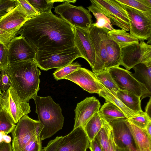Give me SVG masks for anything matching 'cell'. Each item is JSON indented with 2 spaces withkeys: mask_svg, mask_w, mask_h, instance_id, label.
<instances>
[{
  "mask_svg": "<svg viewBox=\"0 0 151 151\" xmlns=\"http://www.w3.org/2000/svg\"><path fill=\"white\" fill-rule=\"evenodd\" d=\"M19 35L37 50H60L75 46L72 26L52 12L27 20L18 32Z\"/></svg>",
  "mask_w": 151,
  "mask_h": 151,
  "instance_id": "obj_1",
  "label": "cell"
},
{
  "mask_svg": "<svg viewBox=\"0 0 151 151\" xmlns=\"http://www.w3.org/2000/svg\"><path fill=\"white\" fill-rule=\"evenodd\" d=\"M35 59L9 64L6 68L12 87L20 98L28 102L40 89V71Z\"/></svg>",
  "mask_w": 151,
  "mask_h": 151,
  "instance_id": "obj_2",
  "label": "cell"
},
{
  "mask_svg": "<svg viewBox=\"0 0 151 151\" xmlns=\"http://www.w3.org/2000/svg\"><path fill=\"white\" fill-rule=\"evenodd\" d=\"M33 99L36 105V112L42 129L40 134L41 140L51 137L62 129L64 117L58 104L56 103L52 97L39 96Z\"/></svg>",
  "mask_w": 151,
  "mask_h": 151,
  "instance_id": "obj_3",
  "label": "cell"
},
{
  "mask_svg": "<svg viewBox=\"0 0 151 151\" xmlns=\"http://www.w3.org/2000/svg\"><path fill=\"white\" fill-rule=\"evenodd\" d=\"M80 57V53L75 46L60 50H37L35 60L41 69L47 71L52 68H62Z\"/></svg>",
  "mask_w": 151,
  "mask_h": 151,
  "instance_id": "obj_4",
  "label": "cell"
},
{
  "mask_svg": "<svg viewBox=\"0 0 151 151\" xmlns=\"http://www.w3.org/2000/svg\"><path fill=\"white\" fill-rule=\"evenodd\" d=\"M12 132V151H22L34 139L40 137L42 129L40 122L24 115L16 124Z\"/></svg>",
  "mask_w": 151,
  "mask_h": 151,
  "instance_id": "obj_5",
  "label": "cell"
},
{
  "mask_svg": "<svg viewBox=\"0 0 151 151\" xmlns=\"http://www.w3.org/2000/svg\"><path fill=\"white\" fill-rule=\"evenodd\" d=\"M54 11L73 27L88 31L93 24L90 12L81 6H76L64 2L56 6Z\"/></svg>",
  "mask_w": 151,
  "mask_h": 151,
  "instance_id": "obj_6",
  "label": "cell"
},
{
  "mask_svg": "<svg viewBox=\"0 0 151 151\" xmlns=\"http://www.w3.org/2000/svg\"><path fill=\"white\" fill-rule=\"evenodd\" d=\"M122 5L128 17L130 34L140 41L151 37V12L141 11Z\"/></svg>",
  "mask_w": 151,
  "mask_h": 151,
  "instance_id": "obj_7",
  "label": "cell"
},
{
  "mask_svg": "<svg viewBox=\"0 0 151 151\" xmlns=\"http://www.w3.org/2000/svg\"><path fill=\"white\" fill-rule=\"evenodd\" d=\"M108 70L119 89L134 93L140 97L141 100L145 97H151V93L129 70L119 67L111 68Z\"/></svg>",
  "mask_w": 151,
  "mask_h": 151,
  "instance_id": "obj_8",
  "label": "cell"
},
{
  "mask_svg": "<svg viewBox=\"0 0 151 151\" xmlns=\"http://www.w3.org/2000/svg\"><path fill=\"white\" fill-rule=\"evenodd\" d=\"M0 108L5 111L16 124L31 111L29 103L22 101L12 87L0 94Z\"/></svg>",
  "mask_w": 151,
  "mask_h": 151,
  "instance_id": "obj_9",
  "label": "cell"
},
{
  "mask_svg": "<svg viewBox=\"0 0 151 151\" xmlns=\"http://www.w3.org/2000/svg\"><path fill=\"white\" fill-rule=\"evenodd\" d=\"M151 62V45L144 41L121 48L120 65L129 70L136 65Z\"/></svg>",
  "mask_w": 151,
  "mask_h": 151,
  "instance_id": "obj_10",
  "label": "cell"
},
{
  "mask_svg": "<svg viewBox=\"0 0 151 151\" xmlns=\"http://www.w3.org/2000/svg\"><path fill=\"white\" fill-rule=\"evenodd\" d=\"M91 5L96 7L110 20L111 24L126 31L129 30V22L122 5L116 0H92Z\"/></svg>",
  "mask_w": 151,
  "mask_h": 151,
  "instance_id": "obj_11",
  "label": "cell"
},
{
  "mask_svg": "<svg viewBox=\"0 0 151 151\" xmlns=\"http://www.w3.org/2000/svg\"><path fill=\"white\" fill-rule=\"evenodd\" d=\"M109 30L96 27L93 24L88 32L95 54V61L92 70L94 73L104 70L107 60L105 47L106 37Z\"/></svg>",
  "mask_w": 151,
  "mask_h": 151,
  "instance_id": "obj_12",
  "label": "cell"
},
{
  "mask_svg": "<svg viewBox=\"0 0 151 151\" xmlns=\"http://www.w3.org/2000/svg\"><path fill=\"white\" fill-rule=\"evenodd\" d=\"M37 50L24 37L17 36L9 42L8 47L9 64L35 59Z\"/></svg>",
  "mask_w": 151,
  "mask_h": 151,
  "instance_id": "obj_13",
  "label": "cell"
},
{
  "mask_svg": "<svg viewBox=\"0 0 151 151\" xmlns=\"http://www.w3.org/2000/svg\"><path fill=\"white\" fill-rule=\"evenodd\" d=\"M127 118L121 119L110 123L115 144L127 151H139L129 129Z\"/></svg>",
  "mask_w": 151,
  "mask_h": 151,
  "instance_id": "obj_14",
  "label": "cell"
},
{
  "mask_svg": "<svg viewBox=\"0 0 151 151\" xmlns=\"http://www.w3.org/2000/svg\"><path fill=\"white\" fill-rule=\"evenodd\" d=\"M64 79L74 83L90 93L98 94L104 87L98 80L94 73L81 67L67 76Z\"/></svg>",
  "mask_w": 151,
  "mask_h": 151,
  "instance_id": "obj_15",
  "label": "cell"
},
{
  "mask_svg": "<svg viewBox=\"0 0 151 151\" xmlns=\"http://www.w3.org/2000/svg\"><path fill=\"white\" fill-rule=\"evenodd\" d=\"M90 142L82 127L63 137L57 151H87Z\"/></svg>",
  "mask_w": 151,
  "mask_h": 151,
  "instance_id": "obj_16",
  "label": "cell"
},
{
  "mask_svg": "<svg viewBox=\"0 0 151 151\" xmlns=\"http://www.w3.org/2000/svg\"><path fill=\"white\" fill-rule=\"evenodd\" d=\"M74 45L79 51L81 58L85 59L93 68L95 61L94 48L88 31L72 26Z\"/></svg>",
  "mask_w": 151,
  "mask_h": 151,
  "instance_id": "obj_17",
  "label": "cell"
},
{
  "mask_svg": "<svg viewBox=\"0 0 151 151\" xmlns=\"http://www.w3.org/2000/svg\"><path fill=\"white\" fill-rule=\"evenodd\" d=\"M100 106L99 100L93 96L86 97L78 103L74 110L75 116L73 129L83 127L94 114L99 111Z\"/></svg>",
  "mask_w": 151,
  "mask_h": 151,
  "instance_id": "obj_18",
  "label": "cell"
},
{
  "mask_svg": "<svg viewBox=\"0 0 151 151\" xmlns=\"http://www.w3.org/2000/svg\"><path fill=\"white\" fill-rule=\"evenodd\" d=\"M16 3V6L0 19V28L17 36L22 26L29 19L20 5Z\"/></svg>",
  "mask_w": 151,
  "mask_h": 151,
  "instance_id": "obj_19",
  "label": "cell"
},
{
  "mask_svg": "<svg viewBox=\"0 0 151 151\" xmlns=\"http://www.w3.org/2000/svg\"><path fill=\"white\" fill-rule=\"evenodd\" d=\"M105 47L107 60L104 70L119 67L121 61V48L116 42L108 36L107 34L106 38Z\"/></svg>",
  "mask_w": 151,
  "mask_h": 151,
  "instance_id": "obj_20",
  "label": "cell"
},
{
  "mask_svg": "<svg viewBox=\"0 0 151 151\" xmlns=\"http://www.w3.org/2000/svg\"><path fill=\"white\" fill-rule=\"evenodd\" d=\"M128 124L138 151H151V137L145 129L139 128L128 121Z\"/></svg>",
  "mask_w": 151,
  "mask_h": 151,
  "instance_id": "obj_21",
  "label": "cell"
},
{
  "mask_svg": "<svg viewBox=\"0 0 151 151\" xmlns=\"http://www.w3.org/2000/svg\"><path fill=\"white\" fill-rule=\"evenodd\" d=\"M132 68L135 71L133 76L151 93V62L138 64Z\"/></svg>",
  "mask_w": 151,
  "mask_h": 151,
  "instance_id": "obj_22",
  "label": "cell"
},
{
  "mask_svg": "<svg viewBox=\"0 0 151 151\" xmlns=\"http://www.w3.org/2000/svg\"><path fill=\"white\" fill-rule=\"evenodd\" d=\"M117 96L123 103L129 109L139 114L142 111L140 98L128 91L119 89Z\"/></svg>",
  "mask_w": 151,
  "mask_h": 151,
  "instance_id": "obj_23",
  "label": "cell"
},
{
  "mask_svg": "<svg viewBox=\"0 0 151 151\" xmlns=\"http://www.w3.org/2000/svg\"><path fill=\"white\" fill-rule=\"evenodd\" d=\"M98 112L100 117L109 123L116 120L127 118L119 108L109 102L104 103Z\"/></svg>",
  "mask_w": 151,
  "mask_h": 151,
  "instance_id": "obj_24",
  "label": "cell"
},
{
  "mask_svg": "<svg viewBox=\"0 0 151 151\" xmlns=\"http://www.w3.org/2000/svg\"><path fill=\"white\" fill-rule=\"evenodd\" d=\"M98 94L99 96L105 99L106 102L111 103L119 108L124 113L127 119L138 114L126 106L118 98L116 93L104 87Z\"/></svg>",
  "mask_w": 151,
  "mask_h": 151,
  "instance_id": "obj_25",
  "label": "cell"
},
{
  "mask_svg": "<svg viewBox=\"0 0 151 151\" xmlns=\"http://www.w3.org/2000/svg\"><path fill=\"white\" fill-rule=\"evenodd\" d=\"M107 35L119 45L121 48L139 42L137 38L123 29H114L109 31Z\"/></svg>",
  "mask_w": 151,
  "mask_h": 151,
  "instance_id": "obj_26",
  "label": "cell"
},
{
  "mask_svg": "<svg viewBox=\"0 0 151 151\" xmlns=\"http://www.w3.org/2000/svg\"><path fill=\"white\" fill-rule=\"evenodd\" d=\"M98 112L94 114L82 127L89 142L95 138L105 122L100 117Z\"/></svg>",
  "mask_w": 151,
  "mask_h": 151,
  "instance_id": "obj_27",
  "label": "cell"
},
{
  "mask_svg": "<svg viewBox=\"0 0 151 151\" xmlns=\"http://www.w3.org/2000/svg\"><path fill=\"white\" fill-rule=\"evenodd\" d=\"M88 8L97 20L96 23H93L94 26L99 28H105L109 31H112L114 29L112 27L109 19L96 7L91 5L88 7Z\"/></svg>",
  "mask_w": 151,
  "mask_h": 151,
  "instance_id": "obj_28",
  "label": "cell"
},
{
  "mask_svg": "<svg viewBox=\"0 0 151 151\" xmlns=\"http://www.w3.org/2000/svg\"><path fill=\"white\" fill-rule=\"evenodd\" d=\"M99 81L106 89L116 93L119 89L108 70L95 73Z\"/></svg>",
  "mask_w": 151,
  "mask_h": 151,
  "instance_id": "obj_29",
  "label": "cell"
},
{
  "mask_svg": "<svg viewBox=\"0 0 151 151\" xmlns=\"http://www.w3.org/2000/svg\"><path fill=\"white\" fill-rule=\"evenodd\" d=\"M16 125L9 114L0 108V133L3 135H7L12 132Z\"/></svg>",
  "mask_w": 151,
  "mask_h": 151,
  "instance_id": "obj_30",
  "label": "cell"
},
{
  "mask_svg": "<svg viewBox=\"0 0 151 151\" xmlns=\"http://www.w3.org/2000/svg\"><path fill=\"white\" fill-rule=\"evenodd\" d=\"M111 129L109 124L105 121L102 127L95 137L100 144L103 151H108Z\"/></svg>",
  "mask_w": 151,
  "mask_h": 151,
  "instance_id": "obj_31",
  "label": "cell"
},
{
  "mask_svg": "<svg viewBox=\"0 0 151 151\" xmlns=\"http://www.w3.org/2000/svg\"><path fill=\"white\" fill-rule=\"evenodd\" d=\"M28 1L39 13L51 12L54 8L55 0H28Z\"/></svg>",
  "mask_w": 151,
  "mask_h": 151,
  "instance_id": "obj_32",
  "label": "cell"
},
{
  "mask_svg": "<svg viewBox=\"0 0 151 151\" xmlns=\"http://www.w3.org/2000/svg\"><path fill=\"white\" fill-rule=\"evenodd\" d=\"M81 67V65L78 62H72L66 66L57 69L53 75L56 80L64 79L67 76Z\"/></svg>",
  "mask_w": 151,
  "mask_h": 151,
  "instance_id": "obj_33",
  "label": "cell"
},
{
  "mask_svg": "<svg viewBox=\"0 0 151 151\" xmlns=\"http://www.w3.org/2000/svg\"><path fill=\"white\" fill-rule=\"evenodd\" d=\"M127 119L137 127L142 129H145L148 124L151 122V118L143 111L127 118Z\"/></svg>",
  "mask_w": 151,
  "mask_h": 151,
  "instance_id": "obj_34",
  "label": "cell"
},
{
  "mask_svg": "<svg viewBox=\"0 0 151 151\" xmlns=\"http://www.w3.org/2000/svg\"><path fill=\"white\" fill-rule=\"evenodd\" d=\"M120 4L139 11L151 12V8L142 4L140 0H116Z\"/></svg>",
  "mask_w": 151,
  "mask_h": 151,
  "instance_id": "obj_35",
  "label": "cell"
},
{
  "mask_svg": "<svg viewBox=\"0 0 151 151\" xmlns=\"http://www.w3.org/2000/svg\"><path fill=\"white\" fill-rule=\"evenodd\" d=\"M16 1L22 9L29 19L39 14L28 0H16Z\"/></svg>",
  "mask_w": 151,
  "mask_h": 151,
  "instance_id": "obj_36",
  "label": "cell"
},
{
  "mask_svg": "<svg viewBox=\"0 0 151 151\" xmlns=\"http://www.w3.org/2000/svg\"><path fill=\"white\" fill-rule=\"evenodd\" d=\"M12 86V83L7 72L6 68L2 69L0 74V88L1 91L2 92H4Z\"/></svg>",
  "mask_w": 151,
  "mask_h": 151,
  "instance_id": "obj_37",
  "label": "cell"
},
{
  "mask_svg": "<svg viewBox=\"0 0 151 151\" xmlns=\"http://www.w3.org/2000/svg\"><path fill=\"white\" fill-rule=\"evenodd\" d=\"M16 5L15 0H0V19Z\"/></svg>",
  "mask_w": 151,
  "mask_h": 151,
  "instance_id": "obj_38",
  "label": "cell"
},
{
  "mask_svg": "<svg viewBox=\"0 0 151 151\" xmlns=\"http://www.w3.org/2000/svg\"><path fill=\"white\" fill-rule=\"evenodd\" d=\"M42 140L40 137L31 141L22 151H42Z\"/></svg>",
  "mask_w": 151,
  "mask_h": 151,
  "instance_id": "obj_39",
  "label": "cell"
},
{
  "mask_svg": "<svg viewBox=\"0 0 151 151\" xmlns=\"http://www.w3.org/2000/svg\"><path fill=\"white\" fill-rule=\"evenodd\" d=\"M9 64L8 49L0 44V69L6 68Z\"/></svg>",
  "mask_w": 151,
  "mask_h": 151,
  "instance_id": "obj_40",
  "label": "cell"
},
{
  "mask_svg": "<svg viewBox=\"0 0 151 151\" xmlns=\"http://www.w3.org/2000/svg\"><path fill=\"white\" fill-rule=\"evenodd\" d=\"M16 36V35L10 34L0 28V44L7 49L11 41Z\"/></svg>",
  "mask_w": 151,
  "mask_h": 151,
  "instance_id": "obj_41",
  "label": "cell"
},
{
  "mask_svg": "<svg viewBox=\"0 0 151 151\" xmlns=\"http://www.w3.org/2000/svg\"><path fill=\"white\" fill-rule=\"evenodd\" d=\"M63 136L57 137L50 141L47 146L43 150L44 151H57Z\"/></svg>",
  "mask_w": 151,
  "mask_h": 151,
  "instance_id": "obj_42",
  "label": "cell"
},
{
  "mask_svg": "<svg viewBox=\"0 0 151 151\" xmlns=\"http://www.w3.org/2000/svg\"><path fill=\"white\" fill-rule=\"evenodd\" d=\"M11 141L3 138L0 143V151H12Z\"/></svg>",
  "mask_w": 151,
  "mask_h": 151,
  "instance_id": "obj_43",
  "label": "cell"
},
{
  "mask_svg": "<svg viewBox=\"0 0 151 151\" xmlns=\"http://www.w3.org/2000/svg\"><path fill=\"white\" fill-rule=\"evenodd\" d=\"M88 147L91 151H103L100 144L95 137L90 142Z\"/></svg>",
  "mask_w": 151,
  "mask_h": 151,
  "instance_id": "obj_44",
  "label": "cell"
},
{
  "mask_svg": "<svg viewBox=\"0 0 151 151\" xmlns=\"http://www.w3.org/2000/svg\"><path fill=\"white\" fill-rule=\"evenodd\" d=\"M108 151H116V145L114 140L112 129L110 133Z\"/></svg>",
  "mask_w": 151,
  "mask_h": 151,
  "instance_id": "obj_45",
  "label": "cell"
},
{
  "mask_svg": "<svg viewBox=\"0 0 151 151\" xmlns=\"http://www.w3.org/2000/svg\"><path fill=\"white\" fill-rule=\"evenodd\" d=\"M145 112L151 117V97L150 98L147 102L145 108Z\"/></svg>",
  "mask_w": 151,
  "mask_h": 151,
  "instance_id": "obj_46",
  "label": "cell"
},
{
  "mask_svg": "<svg viewBox=\"0 0 151 151\" xmlns=\"http://www.w3.org/2000/svg\"><path fill=\"white\" fill-rule=\"evenodd\" d=\"M145 129L148 135L151 137V122L148 124Z\"/></svg>",
  "mask_w": 151,
  "mask_h": 151,
  "instance_id": "obj_47",
  "label": "cell"
},
{
  "mask_svg": "<svg viewBox=\"0 0 151 151\" xmlns=\"http://www.w3.org/2000/svg\"><path fill=\"white\" fill-rule=\"evenodd\" d=\"M141 2L145 5L151 8V0H140Z\"/></svg>",
  "mask_w": 151,
  "mask_h": 151,
  "instance_id": "obj_48",
  "label": "cell"
},
{
  "mask_svg": "<svg viewBox=\"0 0 151 151\" xmlns=\"http://www.w3.org/2000/svg\"><path fill=\"white\" fill-rule=\"evenodd\" d=\"M116 151H127L124 149L118 147L116 145Z\"/></svg>",
  "mask_w": 151,
  "mask_h": 151,
  "instance_id": "obj_49",
  "label": "cell"
},
{
  "mask_svg": "<svg viewBox=\"0 0 151 151\" xmlns=\"http://www.w3.org/2000/svg\"><path fill=\"white\" fill-rule=\"evenodd\" d=\"M148 39H149V40H148L147 42V44H148V43H150V44L151 43V37L149 38Z\"/></svg>",
  "mask_w": 151,
  "mask_h": 151,
  "instance_id": "obj_50",
  "label": "cell"
},
{
  "mask_svg": "<svg viewBox=\"0 0 151 151\" xmlns=\"http://www.w3.org/2000/svg\"><path fill=\"white\" fill-rule=\"evenodd\" d=\"M1 69H0V73H1ZM2 93V92L0 88V94H1Z\"/></svg>",
  "mask_w": 151,
  "mask_h": 151,
  "instance_id": "obj_51",
  "label": "cell"
},
{
  "mask_svg": "<svg viewBox=\"0 0 151 151\" xmlns=\"http://www.w3.org/2000/svg\"><path fill=\"white\" fill-rule=\"evenodd\" d=\"M0 139V143L1 142V140H2V139Z\"/></svg>",
  "mask_w": 151,
  "mask_h": 151,
  "instance_id": "obj_52",
  "label": "cell"
}]
</instances>
